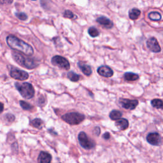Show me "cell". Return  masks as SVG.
Instances as JSON below:
<instances>
[{"label":"cell","instance_id":"1","mask_svg":"<svg viewBox=\"0 0 163 163\" xmlns=\"http://www.w3.org/2000/svg\"><path fill=\"white\" fill-rule=\"evenodd\" d=\"M6 40L7 45L13 50L21 52L28 56L34 54V50L30 45L15 36L9 35L7 37Z\"/></svg>","mask_w":163,"mask_h":163},{"label":"cell","instance_id":"2","mask_svg":"<svg viewBox=\"0 0 163 163\" xmlns=\"http://www.w3.org/2000/svg\"><path fill=\"white\" fill-rule=\"evenodd\" d=\"M12 57L17 63H18L20 66L26 68L27 69H34L38 65V64L35 59L30 58L28 57H25L22 54L16 51H13L12 52Z\"/></svg>","mask_w":163,"mask_h":163},{"label":"cell","instance_id":"3","mask_svg":"<svg viewBox=\"0 0 163 163\" xmlns=\"http://www.w3.org/2000/svg\"><path fill=\"white\" fill-rule=\"evenodd\" d=\"M15 86L24 98L26 100H30L33 98L35 91L33 86L30 83L16 82L15 84Z\"/></svg>","mask_w":163,"mask_h":163},{"label":"cell","instance_id":"4","mask_svg":"<svg viewBox=\"0 0 163 163\" xmlns=\"http://www.w3.org/2000/svg\"><path fill=\"white\" fill-rule=\"evenodd\" d=\"M61 119L68 124L77 125L85 119V115L78 112H70L63 115Z\"/></svg>","mask_w":163,"mask_h":163},{"label":"cell","instance_id":"5","mask_svg":"<svg viewBox=\"0 0 163 163\" xmlns=\"http://www.w3.org/2000/svg\"><path fill=\"white\" fill-rule=\"evenodd\" d=\"M78 139L80 146L86 150H91L96 146V143L91 140L84 131L80 132L78 136Z\"/></svg>","mask_w":163,"mask_h":163},{"label":"cell","instance_id":"6","mask_svg":"<svg viewBox=\"0 0 163 163\" xmlns=\"http://www.w3.org/2000/svg\"><path fill=\"white\" fill-rule=\"evenodd\" d=\"M51 63L54 66L59 67V68L68 70L70 68V64L65 58L61 56H55L51 59Z\"/></svg>","mask_w":163,"mask_h":163},{"label":"cell","instance_id":"7","mask_svg":"<svg viewBox=\"0 0 163 163\" xmlns=\"http://www.w3.org/2000/svg\"><path fill=\"white\" fill-rule=\"evenodd\" d=\"M10 75L12 78L19 80H26L29 78V74L25 71L19 70L16 68H13L10 72Z\"/></svg>","mask_w":163,"mask_h":163},{"label":"cell","instance_id":"8","mask_svg":"<svg viewBox=\"0 0 163 163\" xmlns=\"http://www.w3.org/2000/svg\"><path fill=\"white\" fill-rule=\"evenodd\" d=\"M119 103L122 108L127 110H134L138 105V101L137 100H129V99H120Z\"/></svg>","mask_w":163,"mask_h":163},{"label":"cell","instance_id":"9","mask_svg":"<svg viewBox=\"0 0 163 163\" xmlns=\"http://www.w3.org/2000/svg\"><path fill=\"white\" fill-rule=\"evenodd\" d=\"M147 141L152 145L158 146L161 143V137L158 133H150L147 136Z\"/></svg>","mask_w":163,"mask_h":163},{"label":"cell","instance_id":"10","mask_svg":"<svg viewBox=\"0 0 163 163\" xmlns=\"http://www.w3.org/2000/svg\"><path fill=\"white\" fill-rule=\"evenodd\" d=\"M147 46L149 50L154 53L160 52L161 50L157 40L154 37H151L148 39L147 41Z\"/></svg>","mask_w":163,"mask_h":163},{"label":"cell","instance_id":"11","mask_svg":"<svg viewBox=\"0 0 163 163\" xmlns=\"http://www.w3.org/2000/svg\"><path fill=\"white\" fill-rule=\"evenodd\" d=\"M98 73L103 77L110 78L114 75V71L108 66H101L97 70Z\"/></svg>","mask_w":163,"mask_h":163},{"label":"cell","instance_id":"12","mask_svg":"<svg viewBox=\"0 0 163 163\" xmlns=\"http://www.w3.org/2000/svg\"><path fill=\"white\" fill-rule=\"evenodd\" d=\"M96 22H98L100 25H101L106 29H111L113 28V26H114L113 22L110 19H109L106 17H104V16L98 17L96 19Z\"/></svg>","mask_w":163,"mask_h":163},{"label":"cell","instance_id":"13","mask_svg":"<svg viewBox=\"0 0 163 163\" xmlns=\"http://www.w3.org/2000/svg\"><path fill=\"white\" fill-rule=\"evenodd\" d=\"M52 160L51 155L44 151H42L38 157V163H50Z\"/></svg>","mask_w":163,"mask_h":163},{"label":"cell","instance_id":"14","mask_svg":"<svg viewBox=\"0 0 163 163\" xmlns=\"http://www.w3.org/2000/svg\"><path fill=\"white\" fill-rule=\"evenodd\" d=\"M115 126L120 130H126L129 127V121L126 119H119L116 120Z\"/></svg>","mask_w":163,"mask_h":163},{"label":"cell","instance_id":"15","mask_svg":"<svg viewBox=\"0 0 163 163\" xmlns=\"http://www.w3.org/2000/svg\"><path fill=\"white\" fill-rule=\"evenodd\" d=\"M78 66L80 68V69L81 70V71L82 72V73L86 75V76H90L92 74V68L91 67L87 64H85L82 62H78Z\"/></svg>","mask_w":163,"mask_h":163},{"label":"cell","instance_id":"16","mask_svg":"<svg viewBox=\"0 0 163 163\" xmlns=\"http://www.w3.org/2000/svg\"><path fill=\"white\" fill-rule=\"evenodd\" d=\"M141 14V11L138 8H132L129 12V17L130 19L133 21H135L138 19V18L140 17Z\"/></svg>","mask_w":163,"mask_h":163},{"label":"cell","instance_id":"17","mask_svg":"<svg viewBox=\"0 0 163 163\" xmlns=\"http://www.w3.org/2000/svg\"><path fill=\"white\" fill-rule=\"evenodd\" d=\"M30 124L31 125L36 128V129H42V128H43V124H44V122L42 121V120L41 119H39V118H36V119H35L33 120H32L31 122H30Z\"/></svg>","mask_w":163,"mask_h":163},{"label":"cell","instance_id":"18","mask_svg":"<svg viewBox=\"0 0 163 163\" xmlns=\"http://www.w3.org/2000/svg\"><path fill=\"white\" fill-rule=\"evenodd\" d=\"M124 78L127 81H136L138 80L139 75L137 73H134L132 72H126L124 75Z\"/></svg>","mask_w":163,"mask_h":163},{"label":"cell","instance_id":"19","mask_svg":"<svg viewBox=\"0 0 163 163\" xmlns=\"http://www.w3.org/2000/svg\"><path fill=\"white\" fill-rule=\"evenodd\" d=\"M148 17L151 21H159L162 19L161 14L158 12H152L149 13Z\"/></svg>","mask_w":163,"mask_h":163},{"label":"cell","instance_id":"20","mask_svg":"<svg viewBox=\"0 0 163 163\" xmlns=\"http://www.w3.org/2000/svg\"><path fill=\"white\" fill-rule=\"evenodd\" d=\"M122 115V112H120V111H118V110H112L109 114V117H110V119L112 120H117L120 119Z\"/></svg>","mask_w":163,"mask_h":163},{"label":"cell","instance_id":"21","mask_svg":"<svg viewBox=\"0 0 163 163\" xmlns=\"http://www.w3.org/2000/svg\"><path fill=\"white\" fill-rule=\"evenodd\" d=\"M67 77L68 78V79H70V80H71L72 82H78L80 78V76L78 74H77L76 73L72 71L68 73Z\"/></svg>","mask_w":163,"mask_h":163},{"label":"cell","instance_id":"22","mask_svg":"<svg viewBox=\"0 0 163 163\" xmlns=\"http://www.w3.org/2000/svg\"><path fill=\"white\" fill-rule=\"evenodd\" d=\"M151 105L158 109H162L163 108V102L160 99H154L151 101Z\"/></svg>","mask_w":163,"mask_h":163},{"label":"cell","instance_id":"23","mask_svg":"<svg viewBox=\"0 0 163 163\" xmlns=\"http://www.w3.org/2000/svg\"><path fill=\"white\" fill-rule=\"evenodd\" d=\"M88 33L92 38L97 37L100 35L99 31L96 28H94V27H91L88 30Z\"/></svg>","mask_w":163,"mask_h":163},{"label":"cell","instance_id":"24","mask_svg":"<svg viewBox=\"0 0 163 163\" xmlns=\"http://www.w3.org/2000/svg\"><path fill=\"white\" fill-rule=\"evenodd\" d=\"M64 17L73 19V20H75V19H77V16L76 15H75L72 11H70L69 10H65V12L64 13Z\"/></svg>","mask_w":163,"mask_h":163},{"label":"cell","instance_id":"25","mask_svg":"<svg viewBox=\"0 0 163 163\" xmlns=\"http://www.w3.org/2000/svg\"><path fill=\"white\" fill-rule=\"evenodd\" d=\"M20 105L24 110H31L33 108V106L30 103L25 101H20Z\"/></svg>","mask_w":163,"mask_h":163},{"label":"cell","instance_id":"26","mask_svg":"<svg viewBox=\"0 0 163 163\" xmlns=\"http://www.w3.org/2000/svg\"><path fill=\"white\" fill-rule=\"evenodd\" d=\"M16 16L21 21H26L28 19V16H27L24 12L16 13Z\"/></svg>","mask_w":163,"mask_h":163},{"label":"cell","instance_id":"27","mask_svg":"<svg viewBox=\"0 0 163 163\" xmlns=\"http://www.w3.org/2000/svg\"><path fill=\"white\" fill-rule=\"evenodd\" d=\"M5 119L8 122H12L14 121L15 120V116L12 115V114H6L5 115Z\"/></svg>","mask_w":163,"mask_h":163},{"label":"cell","instance_id":"28","mask_svg":"<svg viewBox=\"0 0 163 163\" xmlns=\"http://www.w3.org/2000/svg\"><path fill=\"white\" fill-rule=\"evenodd\" d=\"M13 0H0V5H11Z\"/></svg>","mask_w":163,"mask_h":163},{"label":"cell","instance_id":"29","mask_svg":"<svg viewBox=\"0 0 163 163\" xmlns=\"http://www.w3.org/2000/svg\"><path fill=\"white\" fill-rule=\"evenodd\" d=\"M94 134L97 136V137H98V136L101 133V129L100 128V127L97 126V127H95L94 129Z\"/></svg>","mask_w":163,"mask_h":163},{"label":"cell","instance_id":"30","mask_svg":"<svg viewBox=\"0 0 163 163\" xmlns=\"http://www.w3.org/2000/svg\"><path fill=\"white\" fill-rule=\"evenodd\" d=\"M103 138L106 140H109L110 138V134L108 133V132H106L105 133L103 134Z\"/></svg>","mask_w":163,"mask_h":163},{"label":"cell","instance_id":"31","mask_svg":"<svg viewBox=\"0 0 163 163\" xmlns=\"http://www.w3.org/2000/svg\"><path fill=\"white\" fill-rule=\"evenodd\" d=\"M3 109H4V105L2 103L0 102V114L3 111Z\"/></svg>","mask_w":163,"mask_h":163},{"label":"cell","instance_id":"32","mask_svg":"<svg viewBox=\"0 0 163 163\" xmlns=\"http://www.w3.org/2000/svg\"><path fill=\"white\" fill-rule=\"evenodd\" d=\"M32 1H36V0H32Z\"/></svg>","mask_w":163,"mask_h":163}]
</instances>
